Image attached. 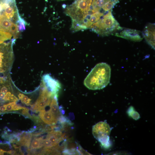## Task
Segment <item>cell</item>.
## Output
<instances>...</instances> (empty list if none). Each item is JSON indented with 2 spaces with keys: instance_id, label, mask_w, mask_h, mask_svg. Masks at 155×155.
Returning <instances> with one entry per match:
<instances>
[{
  "instance_id": "cell-1",
  "label": "cell",
  "mask_w": 155,
  "mask_h": 155,
  "mask_svg": "<svg viewBox=\"0 0 155 155\" xmlns=\"http://www.w3.org/2000/svg\"><path fill=\"white\" fill-rule=\"evenodd\" d=\"M111 69L110 65L105 63L96 65L85 78L84 85L92 90L102 89L110 82Z\"/></svg>"
},
{
  "instance_id": "cell-2",
  "label": "cell",
  "mask_w": 155,
  "mask_h": 155,
  "mask_svg": "<svg viewBox=\"0 0 155 155\" xmlns=\"http://www.w3.org/2000/svg\"><path fill=\"white\" fill-rule=\"evenodd\" d=\"M122 28L113 16L112 11H110L105 12L89 28L100 36H106L112 34Z\"/></svg>"
},
{
  "instance_id": "cell-3",
  "label": "cell",
  "mask_w": 155,
  "mask_h": 155,
  "mask_svg": "<svg viewBox=\"0 0 155 155\" xmlns=\"http://www.w3.org/2000/svg\"><path fill=\"white\" fill-rule=\"evenodd\" d=\"M14 43L11 40L0 44V77L10 76L9 73L14 60L12 46Z\"/></svg>"
},
{
  "instance_id": "cell-4",
  "label": "cell",
  "mask_w": 155,
  "mask_h": 155,
  "mask_svg": "<svg viewBox=\"0 0 155 155\" xmlns=\"http://www.w3.org/2000/svg\"><path fill=\"white\" fill-rule=\"evenodd\" d=\"M111 131L109 125L106 122H100L93 126L92 133L94 137L105 148L111 146L109 136Z\"/></svg>"
},
{
  "instance_id": "cell-5",
  "label": "cell",
  "mask_w": 155,
  "mask_h": 155,
  "mask_svg": "<svg viewBox=\"0 0 155 155\" xmlns=\"http://www.w3.org/2000/svg\"><path fill=\"white\" fill-rule=\"evenodd\" d=\"M120 33H116L115 35L118 37L134 41L139 42L143 39L140 31L129 29H122Z\"/></svg>"
},
{
  "instance_id": "cell-6",
  "label": "cell",
  "mask_w": 155,
  "mask_h": 155,
  "mask_svg": "<svg viewBox=\"0 0 155 155\" xmlns=\"http://www.w3.org/2000/svg\"><path fill=\"white\" fill-rule=\"evenodd\" d=\"M155 26L154 23H149L145 26L142 34L148 43L155 49Z\"/></svg>"
},
{
  "instance_id": "cell-7",
  "label": "cell",
  "mask_w": 155,
  "mask_h": 155,
  "mask_svg": "<svg viewBox=\"0 0 155 155\" xmlns=\"http://www.w3.org/2000/svg\"><path fill=\"white\" fill-rule=\"evenodd\" d=\"M40 111L39 116L45 123L49 125L55 124L57 122L58 119L53 114L50 110L46 111L43 109Z\"/></svg>"
},
{
  "instance_id": "cell-8",
  "label": "cell",
  "mask_w": 155,
  "mask_h": 155,
  "mask_svg": "<svg viewBox=\"0 0 155 155\" xmlns=\"http://www.w3.org/2000/svg\"><path fill=\"white\" fill-rule=\"evenodd\" d=\"M64 136L60 131H52L48 134L46 138L51 142L54 146H55L64 139Z\"/></svg>"
},
{
  "instance_id": "cell-9",
  "label": "cell",
  "mask_w": 155,
  "mask_h": 155,
  "mask_svg": "<svg viewBox=\"0 0 155 155\" xmlns=\"http://www.w3.org/2000/svg\"><path fill=\"white\" fill-rule=\"evenodd\" d=\"M50 106V110L53 114L58 119L60 115V113L57 102V95L55 96L53 98Z\"/></svg>"
},
{
  "instance_id": "cell-10",
  "label": "cell",
  "mask_w": 155,
  "mask_h": 155,
  "mask_svg": "<svg viewBox=\"0 0 155 155\" xmlns=\"http://www.w3.org/2000/svg\"><path fill=\"white\" fill-rule=\"evenodd\" d=\"M13 22L4 16L0 17V29L10 32Z\"/></svg>"
},
{
  "instance_id": "cell-11",
  "label": "cell",
  "mask_w": 155,
  "mask_h": 155,
  "mask_svg": "<svg viewBox=\"0 0 155 155\" xmlns=\"http://www.w3.org/2000/svg\"><path fill=\"white\" fill-rule=\"evenodd\" d=\"M105 13H103L99 11L96 12L91 15L90 19L89 20L87 25V29L89 28L93 24L97 21Z\"/></svg>"
},
{
  "instance_id": "cell-12",
  "label": "cell",
  "mask_w": 155,
  "mask_h": 155,
  "mask_svg": "<svg viewBox=\"0 0 155 155\" xmlns=\"http://www.w3.org/2000/svg\"><path fill=\"white\" fill-rule=\"evenodd\" d=\"M31 134L25 135L20 138L18 144L29 148L31 142Z\"/></svg>"
},
{
  "instance_id": "cell-13",
  "label": "cell",
  "mask_w": 155,
  "mask_h": 155,
  "mask_svg": "<svg viewBox=\"0 0 155 155\" xmlns=\"http://www.w3.org/2000/svg\"><path fill=\"white\" fill-rule=\"evenodd\" d=\"M72 20V24L70 29L73 32L87 29L85 26L80 24L75 20Z\"/></svg>"
},
{
  "instance_id": "cell-14",
  "label": "cell",
  "mask_w": 155,
  "mask_h": 155,
  "mask_svg": "<svg viewBox=\"0 0 155 155\" xmlns=\"http://www.w3.org/2000/svg\"><path fill=\"white\" fill-rule=\"evenodd\" d=\"M43 137L34 138L31 143V148L32 149L39 148L44 146Z\"/></svg>"
},
{
  "instance_id": "cell-15",
  "label": "cell",
  "mask_w": 155,
  "mask_h": 155,
  "mask_svg": "<svg viewBox=\"0 0 155 155\" xmlns=\"http://www.w3.org/2000/svg\"><path fill=\"white\" fill-rule=\"evenodd\" d=\"M12 36L10 32L0 29V44L6 40L10 39Z\"/></svg>"
},
{
  "instance_id": "cell-16",
  "label": "cell",
  "mask_w": 155,
  "mask_h": 155,
  "mask_svg": "<svg viewBox=\"0 0 155 155\" xmlns=\"http://www.w3.org/2000/svg\"><path fill=\"white\" fill-rule=\"evenodd\" d=\"M127 113L129 117L134 120H137L140 118L139 114L135 111L133 107L132 106L128 108Z\"/></svg>"
},
{
  "instance_id": "cell-17",
  "label": "cell",
  "mask_w": 155,
  "mask_h": 155,
  "mask_svg": "<svg viewBox=\"0 0 155 155\" xmlns=\"http://www.w3.org/2000/svg\"><path fill=\"white\" fill-rule=\"evenodd\" d=\"M13 37V39H16L19 35L18 26L17 24L13 23L9 32Z\"/></svg>"
},
{
  "instance_id": "cell-18",
  "label": "cell",
  "mask_w": 155,
  "mask_h": 155,
  "mask_svg": "<svg viewBox=\"0 0 155 155\" xmlns=\"http://www.w3.org/2000/svg\"><path fill=\"white\" fill-rule=\"evenodd\" d=\"M18 97L22 103H24L27 105L30 104L31 99L29 98L27 96L20 93L18 95Z\"/></svg>"
},
{
  "instance_id": "cell-19",
  "label": "cell",
  "mask_w": 155,
  "mask_h": 155,
  "mask_svg": "<svg viewBox=\"0 0 155 155\" xmlns=\"http://www.w3.org/2000/svg\"><path fill=\"white\" fill-rule=\"evenodd\" d=\"M18 23L19 24L18 28L19 31H23L25 30L26 25L28 24L27 22L20 16Z\"/></svg>"
},
{
  "instance_id": "cell-20",
  "label": "cell",
  "mask_w": 155,
  "mask_h": 155,
  "mask_svg": "<svg viewBox=\"0 0 155 155\" xmlns=\"http://www.w3.org/2000/svg\"><path fill=\"white\" fill-rule=\"evenodd\" d=\"M44 146L45 148H51L54 146L51 142L47 138L44 140Z\"/></svg>"
},
{
  "instance_id": "cell-21",
  "label": "cell",
  "mask_w": 155,
  "mask_h": 155,
  "mask_svg": "<svg viewBox=\"0 0 155 155\" xmlns=\"http://www.w3.org/2000/svg\"><path fill=\"white\" fill-rule=\"evenodd\" d=\"M5 105L6 110L7 111H9L12 110L13 106L11 105L10 103L6 104Z\"/></svg>"
},
{
  "instance_id": "cell-22",
  "label": "cell",
  "mask_w": 155,
  "mask_h": 155,
  "mask_svg": "<svg viewBox=\"0 0 155 155\" xmlns=\"http://www.w3.org/2000/svg\"><path fill=\"white\" fill-rule=\"evenodd\" d=\"M6 110L5 104L4 105L0 107V111H4Z\"/></svg>"
},
{
  "instance_id": "cell-23",
  "label": "cell",
  "mask_w": 155,
  "mask_h": 155,
  "mask_svg": "<svg viewBox=\"0 0 155 155\" xmlns=\"http://www.w3.org/2000/svg\"><path fill=\"white\" fill-rule=\"evenodd\" d=\"M6 94L0 92V98L4 100Z\"/></svg>"
},
{
  "instance_id": "cell-24",
  "label": "cell",
  "mask_w": 155,
  "mask_h": 155,
  "mask_svg": "<svg viewBox=\"0 0 155 155\" xmlns=\"http://www.w3.org/2000/svg\"><path fill=\"white\" fill-rule=\"evenodd\" d=\"M7 151H4L0 148V155H3L5 152H7Z\"/></svg>"
},
{
  "instance_id": "cell-25",
  "label": "cell",
  "mask_w": 155,
  "mask_h": 155,
  "mask_svg": "<svg viewBox=\"0 0 155 155\" xmlns=\"http://www.w3.org/2000/svg\"><path fill=\"white\" fill-rule=\"evenodd\" d=\"M66 5L65 4H63L62 5V7L63 8H65L66 7Z\"/></svg>"
},
{
  "instance_id": "cell-26",
  "label": "cell",
  "mask_w": 155,
  "mask_h": 155,
  "mask_svg": "<svg viewBox=\"0 0 155 155\" xmlns=\"http://www.w3.org/2000/svg\"><path fill=\"white\" fill-rule=\"evenodd\" d=\"M57 0V1H64L65 0Z\"/></svg>"
}]
</instances>
